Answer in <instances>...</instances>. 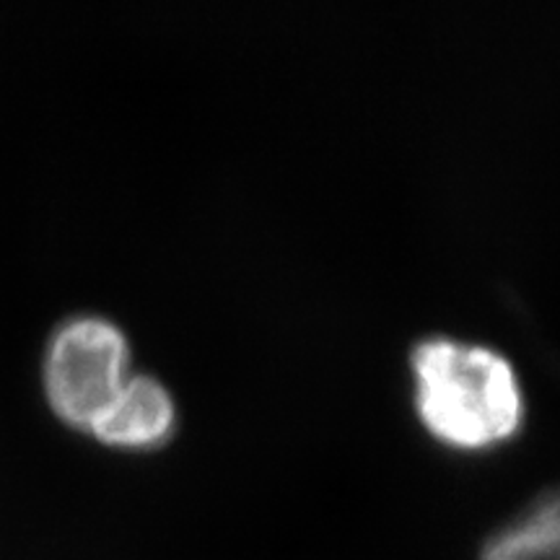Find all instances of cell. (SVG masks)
<instances>
[{
    "label": "cell",
    "mask_w": 560,
    "mask_h": 560,
    "mask_svg": "<svg viewBox=\"0 0 560 560\" xmlns=\"http://www.w3.org/2000/svg\"><path fill=\"white\" fill-rule=\"evenodd\" d=\"M128 342L120 327L102 317L68 319L52 335L45 355V392L55 416L91 431L120 395Z\"/></svg>",
    "instance_id": "obj_2"
},
{
    "label": "cell",
    "mask_w": 560,
    "mask_h": 560,
    "mask_svg": "<svg viewBox=\"0 0 560 560\" xmlns=\"http://www.w3.org/2000/svg\"><path fill=\"white\" fill-rule=\"evenodd\" d=\"M172 425L174 402L164 384L153 376H128L120 395L96 420L91 433L104 444L140 450L164 441Z\"/></svg>",
    "instance_id": "obj_3"
},
{
    "label": "cell",
    "mask_w": 560,
    "mask_h": 560,
    "mask_svg": "<svg viewBox=\"0 0 560 560\" xmlns=\"http://www.w3.org/2000/svg\"><path fill=\"white\" fill-rule=\"evenodd\" d=\"M480 560H560V488L537 495L482 545Z\"/></svg>",
    "instance_id": "obj_4"
},
{
    "label": "cell",
    "mask_w": 560,
    "mask_h": 560,
    "mask_svg": "<svg viewBox=\"0 0 560 560\" xmlns=\"http://www.w3.org/2000/svg\"><path fill=\"white\" fill-rule=\"evenodd\" d=\"M412 371L420 420L446 444L482 450L520 429V382L493 348L425 338L412 348Z\"/></svg>",
    "instance_id": "obj_1"
}]
</instances>
